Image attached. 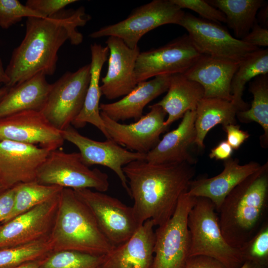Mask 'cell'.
<instances>
[{
    "label": "cell",
    "instance_id": "cell-24",
    "mask_svg": "<svg viewBox=\"0 0 268 268\" xmlns=\"http://www.w3.org/2000/svg\"><path fill=\"white\" fill-rule=\"evenodd\" d=\"M46 75L39 73L9 88L0 101V118L27 110L43 109L51 88Z\"/></svg>",
    "mask_w": 268,
    "mask_h": 268
},
{
    "label": "cell",
    "instance_id": "cell-45",
    "mask_svg": "<svg viewBox=\"0 0 268 268\" xmlns=\"http://www.w3.org/2000/svg\"><path fill=\"white\" fill-rule=\"evenodd\" d=\"M8 82V79L5 73V69L3 67L2 61L0 58V83H3L4 86Z\"/></svg>",
    "mask_w": 268,
    "mask_h": 268
},
{
    "label": "cell",
    "instance_id": "cell-27",
    "mask_svg": "<svg viewBox=\"0 0 268 268\" xmlns=\"http://www.w3.org/2000/svg\"><path fill=\"white\" fill-rule=\"evenodd\" d=\"M195 127L196 132L195 144L202 148L208 132L218 124L223 126L236 124L239 110L230 101L215 98H203L196 109Z\"/></svg>",
    "mask_w": 268,
    "mask_h": 268
},
{
    "label": "cell",
    "instance_id": "cell-21",
    "mask_svg": "<svg viewBox=\"0 0 268 268\" xmlns=\"http://www.w3.org/2000/svg\"><path fill=\"white\" fill-rule=\"evenodd\" d=\"M239 64L202 55L183 74L202 87L204 98L231 101V81Z\"/></svg>",
    "mask_w": 268,
    "mask_h": 268
},
{
    "label": "cell",
    "instance_id": "cell-30",
    "mask_svg": "<svg viewBox=\"0 0 268 268\" xmlns=\"http://www.w3.org/2000/svg\"><path fill=\"white\" fill-rule=\"evenodd\" d=\"M249 91L253 99L248 110L238 112L237 117L241 122H255L263 128V146L268 142V74L257 76L249 83Z\"/></svg>",
    "mask_w": 268,
    "mask_h": 268
},
{
    "label": "cell",
    "instance_id": "cell-39",
    "mask_svg": "<svg viewBox=\"0 0 268 268\" xmlns=\"http://www.w3.org/2000/svg\"><path fill=\"white\" fill-rule=\"evenodd\" d=\"M245 42L258 47L268 46V29L256 23L249 33L241 39Z\"/></svg>",
    "mask_w": 268,
    "mask_h": 268
},
{
    "label": "cell",
    "instance_id": "cell-40",
    "mask_svg": "<svg viewBox=\"0 0 268 268\" xmlns=\"http://www.w3.org/2000/svg\"><path fill=\"white\" fill-rule=\"evenodd\" d=\"M184 268H226L218 261L212 258L201 256L188 257Z\"/></svg>",
    "mask_w": 268,
    "mask_h": 268
},
{
    "label": "cell",
    "instance_id": "cell-3",
    "mask_svg": "<svg viewBox=\"0 0 268 268\" xmlns=\"http://www.w3.org/2000/svg\"><path fill=\"white\" fill-rule=\"evenodd\" d=\"M268 208V162L235 187L218 212L226 242L239 248L266 222Z\"/></svg>",
    "mask_w": 268,
    "mask_h": 268
},
{
    "label": "cell",
    "instance_id": "cell-15",
    "mask_svg": "<svg viewBox=\"0 0 268 268\" xmlns=\"http://www.w3.org/2000/svg\"><path fill=\"white\" fill-rule=\"evenodd\" d=\"M62 135L64 140L78 148L83 162L87 166H103L115 172L122 186L130 196L128 180L123 168L132 161L145 160L146 154L130 151L111 139L105 141L92 139L81 134L71 126L62 131Z\"/></svg>",
    "mask_w": 268,
    "mask_h": 268
},
{
    "label": "cell",
    "instance_id": "cell-6",
    "mask_svg": "<svg viewBox=\"0 0 268 268\" xmlns=\"http://www.w3.org/2000/svg\"><path fill=\"white\" fill-rule=\"evenodd\" d=\"M37 182L73 190L93 189L106 192L109 187L108 175L97 168L91 169L83 162L79 152L50 151L38 168Z\"/></svg>",
    "mask_w": 268,
    "mask_h": 268
},
{
    "label": "cell",
    "instance_id": "cell-22",
    "mask_svg": "<svg viewBox=\"0 0 268 268\" xmlns=\"http://www.w3.org/2000/svg\"><path fill=\"white\" fill-rule=\"evenodd\" d=\"M196 111H187L175 129L167 133L146 154L145 160L154 164L187 162L195 164L189 149L195 144Z\"/></svg>",
    "mask_w": 268,
    "mask_h": 268
},
{
    "label": "cell",
    "instance_id": "cell-11",
    "mask_svg": "<svg viewBox=\"0 0 268 268\" xmlns=\"http://www.w3.org/2000/svg\"><path fill=\"white\" fill-rule=\"evenodd\" d=\"M179 25L188 32L192 43L203 55L240 62L259 48L236 38L220 24L185 13Z\"/></svg>",
    "mask_w": 268,
    "mask_h": 268
},
{
    "label": "cell",
    "instance_id": "cell-33",
    "mask_svg": "<svg viewBox=\"0 0 268 268\" xmlns=\"http://www.w3.org/2000/svg\"><path fill=\"white\" fill-rule=\"evenodd\" d=\"M103 256L73 251L52 252L38 268H101Z\"/></svg>",
    "mask_w": 268,
    "mask_h": 268
},
{
    "label": "cell",
    "instance_id": "cell-29",
    "mask_svg": "<svg viewBox=\"0 0 268 268\" xmlns=\"http://www.w3.org/2000/svg\"><path fill=\"white\" fill-rule=\"evenodd\" d=\"M268 73V49H258L249 53L239 64L232 79L231 102L239 111L248 110L250 106L243 99L246 84L252 79Z\"/></svg>",
    "mask_w": 268,
    "mask_h": 268
},
{
    "label": "cell",
    "instance_id": "cell-13",
    "mask_svg": "<svg viewBox=\"0 0 268 268\" xmlns=\"http://www.w3.org/2000/svg\"><path fill=\"white\" fill-rule=\"evenodd\" d=\"M60 193L0 224V249L48 240L57 213Z\"/></svg>",
    "mask_w": 268,
    "mask_h": 268
},
{
    "label": "cell",
    "instance_id": "cell-42",
    "mask_svg": "<svg viewBox=\"0 0 268 268\" xmlns=\"http://www.w3.org/2000/svg\"><path fill=\"white\" fill-rule=\"evenodd\" d=\"M233 149L226 140H222L213 148L209 154L210 159L226 160L231 158Z\"/></svg>",
    "mask_w": 268,
    "mask_h": 268
},
{
    "label": "cell",
    "instance_id": "cell-46",
    "mask_svg": "<svg viewBox=\"0 0 268 268\" xmlns=\"http://www.w3.org/2000/svg\"><path fill=\"white\" fill-rule=\"evenodd\" d=\"M240 268H264L259 265L250 261H245Z\"/></svg>",
    "mask_w": 268,
    "mask_h": 268
},
{
    "label": "cell",
    "instance_id": "cell-43",
    "mask_svg": "<svg viewBox=\"0 0 268 268\" xmlns=\"http://www.w3.org/2000/svg\"><path fill=\"white\" fill-rule=\"evenodd\" d=\"M258 17L261 23L262 27L266 28V25L268 26V5H266L260 9Z\"/></svg>",
    "mask_w": 268,
    "mask_h": 268
},
{
    "label": "cell",
    "instance_id": "cell-20",
    "mask_svg": "<svg viewBox=\"0 0 268 268\" xmlns=\"http://www.w3.org/2000/svg\"><path fill=\"white\" fill-rule=\"evenodd\" d=\"M154 226L151 220L145 221L127 241L103 256L101 268H151Z\"/></svg>",
    "mask_w": 268,
    "mask_h": 268
},
{
    "label": "cell",
    "instance_id": "cell-8",
    "mask_svg": "<svg viewBox=\"0 0 268 268\" xmlns=\"http://www.w3.org/2000/svg\"><path fill=\"white\" fill-rule=\"evenodd\" d=\"M196 198L182 194L172 217L155 231L151 268H185L190 247L188 216Z\"/></svg>",
    "mask_w": 268,
    "mask_h": 268
},
{
    "label": "cell",
    "instance_id": "cell-2",
    "mask_svg": "<svg viewBox=\"0 0 268 268\" xmlns=\"http://www.w3.org/2000/svg\"><path fill=\"white\" fill-rule=\"evenodd\" d=\"M123 170L140 226L148 219L154 226L166 223L196 172L194 164L187 162L154 164L145 160L132 161Z\"/></svg>",
    "mask_w": 268,
    "mask_h": 268
},
{
    "label": "cell",
    "instance_id": "cell-12",
    "mask_svg": "<svg viewBox=\"0 0 268 268\" xmlns=\"http://www.w3.org/2000/svg\"><path fill=\"white\" fill-rule=\"evenodd\" d=\"M201 55L188 35L159 48L140 52L134 68L135 82L160 75L184 73Z\"/></svg>",
    "mask_w": 268,
    "mask_h": 268
},
{
    "label": "cell",
    "instance_id": "cell-36",
    "mask_svg": "<svg viewBox=\"0 0 268 268\" xmlns=\"http://www.w3.org/2000/svg\"><path fill=\"white\" fill-rule=\"evenodd\" d=\"M181 9L187 8L198 13L202 19L220 24L226 23L224 14L206 0H172Z\"/></svg>",
    "mask_w": 268,
    "mask_h": 268
},
{
    "label": "cell",
    "instance_id": "cell-26",
    "mask_svg": "<svg viewBox=\"0 0 268 268\" xmlns=\"http://www.w3.org/2000/svg\"><path fill=\"white\" fill-rule=\"evenodd\" d=\"M167 91L165 96L155 104L168 114L164 124L168 127L182 118L187 111L196 110L199 102L204 97L202 87L183 73L170 75Z\"/></svg>",
    "mask_w": 268,
    "mask_h": 268
},
{
    "label": "cell",
    "instance_id": "cell-16",
    "mask_svg": "<svg viewBox=\"0 0 268 268\" xmlns=\"http://www.w3.org/2000/svg\"><path fill=\"white\" fill-rule=\"evenodd\" d=\"M8 140L38 145L53 151L64 142L62 131L55 128L40 111L27 110L0 118V141Z\"/></svg>",
    "mask_w": 268,
    "mask_h": 268
},
{
    "label": "cell",
    "instance_id": "cell-4",
    "mask_svg": "<svg viewBox=\"0 0 268 268\" xmlns=\"http://www.w3.org/2000/svg\"><path fill=\"white\" fill-rule=\"evenodd\" d=\"M49 242L53 252L73 251L103 256L114 247L74 190L63 188Z\"/></svg>",
    "mask_w": 268,
    "mask_h": 268
},
{
    "label": "cell",
    "instance_id": "cell-5",
    "mask_svg": "<svg viewBox=\"0 0 268 268\" xmlns=\"http://www.w3.org/2000/svg\"><path fill=\"white\" fill-rule=\"evenodd\" d=\"M196 198L188 216L189 257L207 256L218 261L226 268H240L244 262L239 249L231 246L225 240L214 204L207 198Z\"/></svg>",
    "mask_w": 268,
    "mask_h": 268
},
{
    "label": "cell",
    "instance_id": "cell-38",
    "mask_svg": "<svg viewBox=\"0 0 268 268\" xmlns=\"http://www.w3.org/2000/svg\"><path fill=\"white\" fill-rule=\"evenodd\" d=\"M223 129L226 133V140L235 150L238 149L250 135L247 132L241 130L239 126L234 124L223 126Z\"/></svg>",
    "mask_w": 268,
    "mask_h": 268
},
{
    "label": "cell",
    "instance_id": "cell-34",
    "mask_svg": "<svg viewBox=\"0 0 268 268\" xmlns=\"http://www.w3.org/2000/svg\"><path fill=\"white\" fill-rule=\"evenodd\" d=\"M244 262L250 261L260 266H268V222H264L258 232L238 248Z\"/></svg>",
    "mask_w": 268,
    "mask_h": 268
},
{
    "label": "cell",
    "instance_id": "cell-23",
    "mask_svg": "<svg viewBox=\"0 0 268 268\" xmlns=\"http://www.w3.org/2000/svg\"><path fill=\"white\" fill-rule=\"evenodd\" d=\"M170 75H158L150 80L137 83L130 93L120 100L100 104V112L118 122L131 119L137 121L143 115L145 106L167 91Z\"/></svg>",
    "mask_w": 268,
    "mask_h": 268
},
{
    "label": "cell",
    "instance_id": "cell-9",
    "mask_svg": "<svg viewBox=\"0 0 268 268\" xmlns=\"http://www.w3.org/2000/svg\"><path fill=\"white\" fill-rule=\"evenodd\" d=\"M90 78V65L65 73L52 84L41 112L56 129L71 126L82 109Z\"/></svg>",
    "mask_w": 268,
    "mask_h": 268
},
{
    "label": "cell",
    "instance_id": "cell-35",
    "mask_svg": "<svg viewBox=\"0 0 268 268\" xmlns=\"http://www.w3.org/2000/svg\"><path fill=\"white\" fill-rule=\"evenodd\" d=\"M43 18L18 0H0V27L6 29L24 17Z\"/></svg>",
    "mask_w": 268,
    "mask_h": 268
},
{
    "label": "cell",
    "instance_id": "cell-37",
    "mask_svg": "<svg viewBox=\"0 0 268 268\" xmlns=\"http://www.w3.org/2000/svg\"><path fill=\"white\" fill-rule=\"evenodd\" d=\"M75 0H28L25 5L43 18L51 17Z\"/></svg>",
    "mask_w": 268,
    "mask_h": 268
},
{
    "label": "cell",
    "instance_id": "cell-1",
    "mask_svg": "<svg viewBox=\"0 0 268 268\" xmlns=\"http://www.w3.org/2000/svg\"><path fill=\"white\" fill-rule=\"evenodd\" d=\"M85 9H62L51 17L27 18L25 36L13 51L5 70L10 88L36 74L53 75L60 48L69 40L77 45L83 40L78 26H84L90 19Z\"/></svg>",
    "mask_w": 268,
    "mask_h": 268
},
{
    "label": "cell",
    "instance_id": "cell-7",
    "mask_svg": "<svg viewBox=\"0 0 268 268\" xmlns=\"http://www.w3.org/2000/svg\"><path fill=\"white\" fill-rule=\"evenodd\" d=\"M185 13L172 0H154L136 8L123 20L105 26L89 36L116 37L131 49H134L138 47L140 38L149 31L165 24L179 25Z\"/></svg>",
    "mask_w": 268,
    "mask_h": 268
},
{
    "label": "cell",
    "instance_id": "cell-28",
    "mask_svg": "<svg viewBox=\"0 0 268 268\" xmlns=\"http://www.w3.org/2000/svg\"><path fill=\"white\" fill-rule=\"evenodd\" d=\"M225 15L235 38L241 40L257 23L258 10L266 5L263 0H208Z\"/></svg>",
    "mask_w": 268,
    "mask_h": 268
},
{
    "label": "cell",
    "instance_id": "cell-18",
    "mask_svg": "<svg viewBox=\"0 0 268 268\" xmlns=\"http://www.w3.org/2000/svg\"><path fill=\"white\" fill-rule=\"evenodd\" d=\"M109 50L108 70L102 78V95L109 100L125 96L137 85L134 68L140 53L138 47L131 49L119 38L109 36L106 41Z\"/></svg>",
    "mask_w": 268,
    "mask_h": 268
},
{
    "label": "cell",
    "instance_id": "cell-14",
    "mask_svg": "<svg viewBox=\"0 0 268 268\" xmlns=\"http://www.w3.org/2000/svg\"><path fill=\"white\" fill-rule=\"evenodd\" d=\"M148 108V113L130 124L115 121L100 112L111 139L130 151L146 154L149 152L169 127L164 124L167 114L160 106L154 104Z\"/></svg>",
    "mask_w": 268,
    "mask_h": 268
},
{
    "label": "cell",
    "instance_id": "cell-41",
    "mask_svg": "<svg viewBox=\"0 0 268 268\" xmlns=\"http://www.w3.org/2000/svg\"><path fill=\"white\" fill-rule=\"evenodd\" d=\"M15 199L14 187L8 189L0 194V224L12 212Z\"/></svg>",
    "mask_w": 268,
    "mask_h": 268
},
{
    "label": "cell",
    "instance_id": "cell-10",
    "mask_svg": "<svg viewBox=\"0 0 268 268\" xmlns=\"http://www.w3.org/2000/svg\"><path fill=\"white\" fill-rule=\"evenodd\" d=\"M73 190L91 211L100 230L114 247L127 241L140 226L133 207L118 199L90 189Z\"/></svg>",
    "mask_w": 268,
    "mask_h": 268
},
{
    "label": "cell",
    "instance_id": "cell-19",
    "mask_svg": "<svg viewBox=\"0 0 268 268\" xmlns=\"http://www.w3.org/2000/svg\"><path fill=\"white\" fill-rule=\"evenodd\" d=\"M259 163L251 161L241 164L237 158L224 160L222 171L211 178H201L191 181L187 193L194 197L209 199L218 212L221 204L231 191L260 167Z\"/></svg>",
    "mask_w": 268,
    "mask_h": 268
},
{
    "label": "cell",
    "instance_id": "cell-47",
    "mask_svg": "<svg viewBox=\"0 0 268 268\" xmlns=\"http://www.w3.org/2000/svg\"><path fill=\"white\" fill-rule=\"evenodd\" d=\"M8 87L4 86L2 87H0V101L3 97V96L6 94L9 90Z\"/></svg>",
    "mask_w": 268,
    "mask_h": 268
},
{
    "label": "cell",
    "instance_id": "cell-31",
    "mask_svg": "<svg viewBox=\"0 0 268 268\" xmlns=\"http://www.w3.org/2000/svg\"><path fill=\"white\" fill-rule=\"evenodd\" d=\"M14 187L15 199L13 210L1 224L57 196L63 189L60 186L42 184L36 181L21 183Z\"/></svg>",
    "mask_w": 268,
    "mask_h": 268
},
{
    "label": "cell",
    "instance_id": "cell-44",
    "mask_svg": "<svg viewBox=\"0 0 268 268\" xmlns=\"http://www.w3.org/2000/svg\"><path fill=\"white\" fill-rule=\"evenodd\" d=\"M46 257L40 259H38L35 261H31V262L25 263L21 266L13 268H38L39 266L43 261L44 259Z\"/></svg>",
    "mask_w": 268,
    "mask_h": 268
},
{
    "label": "cell",
    "instance_id": "cell-32",
    "mask_svg": "<svg viewBox=\"0 0 268 268\" xmlns=\"http://www.w3.org/2000/svg\"><path fill=\"white\" fill-rule=\"evenodd\" d=\"M52 252L49 240L0 249V268H13L43 258Z\"/></svg>",
    "mask_w": 268,
    "mask_h": 268
},
{
    "label": "cell",
    "instance_id": "cell-17",
    "mask_svg": "<svg viewBox=\"0 0 268 268\" xmlns=\"http://www.w3.org/2000/svg\"><path fill=\"white\" fill-rule=\"evenodd\" d=\"M50 152L33 144L0 141V179L5 187L35 181L37 170Z\"/></svg>",
    "mask_w": 268,
    "mask_h": 268
},
{
    "label": "cell",
    "instance_id": "cell-48",
    "mask_svg": "<svg viewBox=\"0 0 268 268\" xmlns=\"http://www.w3.org/2000/svg\"><path fill=\"white\" fill-rule=\"evenodd\" d=\"M6 190H7V189L5 187L1 179H0V194Z\"/></svg>",
    "mask_w": 268,
    "mask_h": 268
},
{
    "label": "cell",
    "instance_id": "cell-25",
    "mask_svg": "<svg viewBox=\"0 0 268 268\" xmlns=\"http://www.w3.org/2000/svg\"><path fill=\"white\" fill-rule=\"evenodd\" d=\"M90 51L91 61L88 87L82 109L71 125L75 128H80L88 123L91 124L98 129L107 139H111L105 129L99 109L100 99L102 95L99 85L100 74L109 50L107 46L103 47L94 43L91 45Z\"/></svg>",
    "mask_w": 268,
    "mask_h": 268
}]
</instances>
